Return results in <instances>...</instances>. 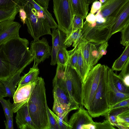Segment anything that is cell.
I'll list each match as a JSON object with an SVG mask.
<instances>
[{
  "mask_svg": "<svg viewBox=\"0 0 129 129\" xmlns=\"http://www.w3.org/2000/svg\"><path fill=\"white\" fill-rule=\"evenodd\" d=\"M28 45V40L19 36L2 44V49L9 63L11 76L18 72H22L34 60Z\"/></svg>",
  "mask_w": 129,
  "mask_h": 129,
  "instance_id": "cell-1",
  "label": "cell"
},
{
  "mask_svg": "<svg viewBox=\"0 0 129 129\" xmlns=\"http://www.w3.org/2000/svg\"><path fill=\"white\" fill-rule=\"evenodd\" d=\"M35 82L27 103L29 113L37 129H50L44 79L38 76Z\"/></svg>",
  "mask_w": 129,
  "mask_h": 129,
  "instance_id": "cell-2",
  "label": "cell"
},
{
  "mask_svg": "<svg viewBox=\"0 0 129 129\" xmlns=\"http://www.w3.org/2000/svg\"><path fill=\"white\" fill-rule=\"evenodd\" d=\"M97 12L94 22L89 24L85 21L84 22L82 29V38L89 42L100 44L107 42L110 38L112 27L117 16L121 11L116 10L107 17L102 16L100 10Z\"/></svg>",
  "mask_w": 129,
  "mask_h": 129,
  "instance_id": "cell-3",
  "label": "cell"
},
{
  "mask_svg": "<svg viewBox=\"0 0 129 129\" xmlns=\"http://www.w3.org/2000/svg\"><path fill=\"white\" fill-rule=\"evenodd\" d=\"M17 5L22 6L26 12L25 23L28 32L34 40L39 39L45 35H51V28L46 18L37 11L32 5L27 2H18Z\"/></svg>",
  "mask_w": 129,
  "mask_h": 129,
  "instance_id": "cell-4",
  "label": "cell"
},
{
  "mask_svg": "<svg viewBox=\"0 0 129 129\" xmlns=\"http://www.w3.org/2000/svg\"><path fill=\"white\" fill-rule=\"evenodd\" d=\"M108 101V76L104 65L98 88L87 111L93 118L105 116L110 111Z\"/></svg>",
  "mask_w": 129,
  "mask_h": 129,
  "instance_id": "cell-5",
  "label": "cell"
},
{
  "mask_svg": "<svg viewBox=\"0 0 129 129\" xmlns=\"http://www.w3.org/2000/svg\"><path fill=\"white\" fill-rule=\"evenodd\" d=\"M53 13L58 28L68 37L70 35L75 15L71 0H53Z\"/></svg>",
  "mask_w": 129,
  "mask_h": 129,
  "instance_id": "cell-6",
  "label": "cell"
},
{
  "mask_svg": "<svg viewBox=\"0 0 129 129\" xmlns=\"http://www.w3.org/2000/svg\"><path fill=\"white\" fill-rule=\"evenodd\" d=\"M104 65L98 64L94 66L82 83L81 104L87 110L98 88Z\"/></svg>",
  "mask_w": 129,
  "mask_h": 129,
  "instance_id": "cell-7",
  "label": "cell"
},
{
  "mask_svg": "<svg viewBox=\"0 0 129 129\" xmlns=\"http://www.w3.org/2000/svg\"><path fill=\"white\" fill-rule=\"evenodd\" d=\"M53 85L54 99L56 100L64 109L70 112L79 108L80 107L71 98L62 78V71L59 68H57Z\"/></svg>",
  "mask_w": 129,
  "mask_h": 129,
  "instance_id": "cell-8",
  "label": "cell"
},
{
  "mask_svg": "<svg viewBox=\"0 0 129 129\" xmlns=\"http://www.w3.org/2000/svg\"><path fill=\"white\" fill-rule=\"evenodd\" d=\"M63 79L72 100L80 106L81 104L82 83L76 70L66 65L63 69Z\"/></svg>",
  "mask_w": 129,
  "mask_h": 129,
  "instance_id": "cell-9",
  "label": "cell"
},
{
  "mask_svg": "<svg viewBox=\"0 0 129 129\" xmlns=\"http://www.w3.org/2000/svg\"><path fill=\"white\" fill-rule=\"evenodd\" d=\"M52 47L50 46L46 39L34 40L30 43V50L34 57V63L38 65L48 58L51 55Z\"/></svg>",
  "mask_w": 129,
  "mask_h": 129,
  "instance_id": "cell-10",
  "label": "cell"
},
{
  "mask_svg": "<svg viewBox=\"0 0 129 129\" xmlns=\"http://www.w3.org/2000/svg\"><path fill=\"white\" fill-rule=\"evenodd\" d=\"M35 81L18 87L13 95L12 110L13 113L28 103L35 85Z\"/></svg>",
  "mask_w": 129,
  "mask_h": 129,
  "instance_id": "cell-11",
  "label": "cell"
},
{
  "mask_svg": "<svg viewBox=\"0 0 129 129\" xmlns=\"http://www.w3.org/2000/svg\"><path fill=\"white\" fill-rule=\"evenodd\" d=\"M78 111L71 116L68 123L72 129H82V126L85 124H93L92 117L81 105Z\"/></svg>",
  "mask_w": 129,
  "mask_h": 129,
  "instance_id": "cell-12",
  "label": "cell"
},
{
  "mask_svg": "<svg viewBox=\"0 0 129 129\" xmlns=\"http://www.w3.org/2000/svg\"><path fill=\"white\" fill-rule=\"evenodd\" d=\"M108 76V101L110 106L124 100L129 98V94L122 93L116 88L113 83L111 74L112 69L106 66Z\"/></svg>",
  "mask_w": 129,
  "mask_h": 129,
  "instance_id": "cell-13",
  "label": "cell"
},
{
  "mask_svg": "<svg viewBox=\"0 0 129 129\" xmlns=\"http://www.w3.org/2000/svg\"><path fill=\"white\" fill-rule=\"evenodd\" d=\"M21 26L19 23L13 20L4 21L0 33V45L12 38L19 36V31Z\"/></svg>",
  "mask_w": 129,
  "mask_h": 129,
  "instance_id": "cell-14",
  "label": "cell"
},
{
  "mask_svg": "<svg viewBox=\"0 0 129 129\" xmlns=\"http://www.w3.org/2000/svg\"><path fill=\"white\" fill-rule=\"evenodd\" d=\"M16 123L18 128L20 129H37L30 116L27 103L16 112Z\"/></svg>",
  "mask_w": 129,
  "mask_h": 129,
  "instance_id": "cell-15",
  "label": "cell"
},
{
  "mask_svg": "<svg viewBox=\"0 0 129 129\" xmlns=\"http://www.w3.org/2000/svg\"><path fill=\"white\" fill-rule=\"evenodd\" d=\"M52 46L51 53V65L54 66L57 63L56 56L60 47L64 45V42L66 36L58 28L52 29Z\"/></svg>",
  "mask_w": 129,
  "mask_h": 129,
  "instance_id": "cell-16",
  "label": "cell"
},
{
  "mask_svg": "<svg viewBox=\"0 0 129 129\" xmlns=\"http://www.w3.org/2000/svg\"><path fill=\"white\" fill-rule=\"evenodd\" d=\"M129 24V2L122 12L116 17L111 29L110 37Z\"/></svg>",
  "mask_w": 129,
  "mask_h": 129,
  "instance_id": "cell-17",
  "label": "cell"
},
{
  "mask_svg": "<svg viewBox=\"0 0 129 129\" xmlns=\"http://www.w3.org/2000/svg\"><path fill=\"white\" fill-rule=\"evenodd\" d=\"M128 2L129 0H106L100 9V13L103 17H107Z\"/></svg>",
  "mask_w": 129,
  "mask_h": 129,
  "instance_id": "cell-18",
  "label": "cell"
},
{
  "mask_svg": "<svg viewBox=\"0 0 129 129\" xmlns=\"http://www.w3.org/2000/svg\"><path fill=\"white\" fill-rule=\"evenodd\" d=\"M21 73L18 72L10 76L6 80L1 81L5 86L7 96L13 97L16 86L20 80Z\"/></svg>",
  "mask_w": 129,
  "mask_h": 129,
  "instance_id": "cell-19",
  "label": "cell"
},
{
  "mask_svg": "<svg viewBox=\"0 0 129 129\" xmlns=\"http://www.w3.org/2000/svg\"><path fill=\"white\" fill-rule=\"evenodd\" d=\"M18 2H26L31 4L37 11L43 14L46 17L51 28L54 29L58 28L57 24L53 17L51 14L48 11L47 9L43 7L35 0H18Z\"/></svg>",
  "mask_w": 129,
  "mask_h": 129,
  "instance_id": "cell-20",
  "label": "cell"
},
{
  "mask_svg": "<svg viewBox=\"0 0 129 129\" xmlns=\"http://www.w3.org/2000/svg\"><path fill=\"white\" fill-rule=\"evenodd\" d=\"M75 14L83 19L87 15L89 4V0H71Z\"/></svg>",
  "mask_w": 129,
  "mask_h": 129,
  "instance_id": "cell-21",
  "label": "cell"
},
{
  "mask_svg": "<svg viewBox=\"0 0 129 129\" xmlns=\"http://www.w3.org/2000/svg\"><path fill=\"white\" fill-rule=\"evenodd\" d=\"M2 46L0 45V80L3 81L10 76L11 73L9 61Z\"/></svg>",
  "mask_w": 129,
  "mask_h": 129,
  "instance_id": "cell-22",
  "label": "cell"
},
{
  "mask_svg": "<svg viewBox=\"0 0 129 129\" xmlns=\"http://www.w3.org/2000/svg\"><path fill=\"white\" fill-rule=\"evenodd\" d=\"M81 46L82 54L86 74L87 76L91 70L90 67V49L91 42L84 38L80 41Z\"/></svg>",
  "mask_w": 129,
  "mask_h": 129,
  "instance_id": "cell-23",
  "label": "cell"
},
{
  "mask_svg": "<svg viewBox=\"0 0 129 129\" xmlns=\"http://www.w3.org/2000/svg\"><path fill=\"white\" fill-rule=\"evenodd\" d=\"M38 65L34 63L33 66L30 68L28 72L21 77L18 84L19 87L28 83L35 82L39 74Z\"/></svg>",
  "mask_w": 129,
  "mask_h": 129,
  "instance_id": "cell-24",
  "label": "cell"
},
{
  "mask_svg": "<svg viewBox=\"0 0 129 129\" xmlns=\"http://www.w3.org/2000/svg\"><path fill=\"white\" fill-rule=\"evenodd\" d=\"M129 59V44L125 48L121 55L114 62L112 68L113 71H121L127 60Z\"/></svg>",
  "mask_w": 129,
  "mask_h": 129,
  "instance_id": "cell-25",
  "label": "cell"
},
{
  "mask_svg": "<svg viewBox=\"0 0 129 129\" xmlns=\"http://www.w3.org/2000/svg\"><path fill=\"white\" fill-rule=\"evenodd\" d=\"M78 56L76 70L83 83L87 77L85 71L83 59L82 54L81 45L79 41L77 45Z\"/></svg>",
  "mask_w": 129,
  "mask_h": 129,
  "instance_id": "cell-26",
  "label": "cell"
},
{
  "mask_svg": "<svg viewBox=\"0 0 129 129\" xmlns=\"http://www.w3.org/2000/svg\"><path fill=\"white\" fill-rule=\"evenodd\" d=\"M19 11V8L17 5L10 8L0 9V22L9 20L14 21Z\"/></svg>",
  "mask_w": 129,
  "mask_h": 129,
  "instance_id": "cell-27",
  "label": "cell"
},
{
  "mask_svg": "<svg viewBox=\"0 0 129 129\" xmlns=\"http://www.w3.org/2000/svg\"><path fill=\"white\" fill-rule=\"evenodd\" d=\"M82 38V29H79L70 34L66 37L64 43L67 47L70 46L73 43V47H75L78 44Z\"/></svg>",
  "mask_w": 129,
  "mask_h": 129,
  "instance_id": "cell-28",
  "label": "cell"
},
{
  "mask_svg": "<svg viewBox=\"0 0 129 129\" xmlns=\"http://www.w3.org/2000/svg\"><path fill=\"white\" fill-rule=\"evenodd\" d=\"M113 81L116 89L120 92L126 94H129V87L126 86L123 82L122 79L111 71Z\"/></svg>",
  "mask_w": 129,
  "mask_h": 129,
  "instance_id": "cell-29",
  "label": "cell"
},
{
  "mask_svg": "<svg viewBox=\"0 0 129 129\" xmlns=\"http://www.w3.org/2000/svg\"><path fill=\"white\" fill-rule=\"evenodd\" d=\"M98 44L91 43L90 49V64L91 70L102 57L99 54L97 46Z\"/></svg>",
  "mask_w": 129,
  "mask_h": 129,
  "instance_id": "cell-30",
  "label": "cell"
},
{
  "mask_svg": "<svg viewBox=\"0 0 129 129\" xmlns=\"http://www.w3.org/2000/svg\"><path fill=\"white\" fill-rule=\"evenodd\" d=\"M77 45L74 47L72 50L67 51L68 58L66 65L72 67L75 70L77 67L78 56Z\"/></svg>",
  "mask_w": 129,
  "mask_h": 129,
  "instance_id": "cell-31",
  "label": "cell"
},
{
  "mask_svg": "<svg viewBox=\"0 0 129 129\" xmlns=\"http://www.w3.org/2000/svg\"><path fill=\"white\" fill-rule=\"evenodd\" d=\"M50 111L55 119L60 129H72L67 121L68 114L66 113L63 115L57 116L50 109Z\"/></svg>",
  "mask_w": 129,
  "mask_h": 129,
  "instance_id": "cell-32",
  "label": "cell"
},
{
  "mask_svg": "<svg viewBox=\"0 0 129 129\" xmlns=\"http://www.w3.org/2000/svg\"><path fill=\"white\" fill-rule=\"evenodd\" d=\"M67 47L64 45L60 47L57 55V63L63 65L67 64L68 58Z\"/></svg>",
  "mask_w": 129,
  "mask_h": 129,
  "instance_id": "cell-33",
  "label": "cell"
},
{
  "mask_svg": "<svg viewBox=\"0 0 129 129\" xmlns=\"http://www.w3.org/2000/svg\"><path fill=\"white\" fill-rule=\"evenodd\" d=\"M0 102L3 107L6 119L11 116H13L12 104L10 102V99L6 100L4 98H1Z\"/></svg>",
  "mask_w": 129,
  "mask_h": 129,
  "instance_id": "cell-34",
  "label": "cell"
},
{
  "mask_svg": "<svg viewBox=\"0 0 129 129\" xmlns=\"http://www.w3.org/2000/svg\"><path fill=\"white\" fill-rule=\"evenodd\" d=\"M83 20L80 17L76 15H75L73 18L72 27L70 35L72 33L79 29H82L84 23Z\"/></svg>",
  "mask_w": 129,
  "mask_h": 129,
  "instance_id": "cell-35",
  "label": "cell"
},
{
  "mask_svg": "<svg viewBox=\"0 0 129 129\" xmlns=\"http://www.w3.org/2000/svg\"><path fill=\"white\" fill-rule=\"evenodd\" d=\"M120 31L121 33L120 44L126 46L129 44V24L125 26Z\"/></svg>",
  "mask_w": 129,
  "mask_h": 129,
  "instance_id": "cell-36",
  "label": "cell"
},
{
  "mask_svg": "<svg viewBox=\"0 0 129 129\" xmlns=\"http://www.w3.org/2000/svg\"><path fill=\"white\" fill-rule=\"evenodd\" d=\"M54 102L53 110L57 116L63 115L64 114H68L69 112L63 108L61 105L56 100L54 99Z\"/></svg>",
  "mask_w": 129,
  "mask_h": 129,
  "instance_id": "cell-37",
  "label": "cell"
},
{
  "mask_svg": "<svg viewBox=\"0 0 129 129\" xmlns=\"http://www.w3.org/2000/svg\"><path fill=\"white\" fill-rule=\"evenodd\" d=\"M18 0H0V9L10 8L17 6Z\"/></svg>",
  "mask_w": 129,
  "mask_h": 129,
  "instance_id": "cell-38",
  "label": "cell"
},
{
  "mask_svg": "<svg viewBox=\"0 0 129 129\" xmlns=\"http://www.w3.org/2000/svg\"><path fill=\"white\" fill-rule=\"evenodd\" d=\"M117 123H120L129 127V112L116 117Z\"/></svg>",
  "mask_w": 129,
  "mask_h": 129,
  "instance_id": "cell-39",
  "label": "cell"
},
{
  "mask_svg": "<svg viewBox=\"0 0 129 129\" xmlns=\"http://www.w3.org/2000/svg\"><path fill=\"white\" fill-rule=\"evenodd\" d=\"M47 108L50 129H60L57 122L51 113L50 111V109L48 107V105L47 106Z\"/></svg>",
  "mask_w": 129,
  "mask_h": 129,
  "instance_id": "cell-40",
  "label": "cell"
},
{
  "mask_svg": "<svg viewBox=\"0 0 129 129\" xmlns=\"http://www.w3.org/2000/svg\"><path fill=\"white\" fill-rule=\"evenodd\" d=\"M94 125L96 129H115V128L110 123L109 120L106 119L102 122H94Z\"/></svg>",
  "mask_w": 129,
  "mask_h": 129,
  "instance_id": "cell-41",
  "label": "cell"
},
{
  "mask_svg": "<svg viewBox=\"0 0 129 129\" xmlns=\"http://www.w3.org/2000/svg\"><path fill=\"white\" fill-rule=\"evenodd\" d=\"M127 112H129V106L120 108L110 111L107 115L109 114L112 115L116 117Z\"/></svg>",
  "mask_w": 129,
  "mask_h": 129,
  "instance_id": "cell-42",
  "label": "cell"
},
{
  "mask_svg": "<svg viewBox=\"0 0 129 129\" xmlns=\"http://www.w3.org/2000/svg\"><path fill=\"white\" fill-rule=\"evenodd\" d=\"M129 106V98L120 101L110 106V111L117 108Z\"/></svg>",
  "mask_w": 129,
  "mask_h": 129,
  "instance_id": "cell-43",
  "label": "cell"
},
{
  "mask_svg": "<svg viewBox=\"0 0 129 129\" xmlns=\"http://www.w3.org/2000/svg\"><path fill=\"white\" fill-rule=\"evenodd\" d=\"M100 45L98 47V51L100 55L102 57L106 54L107 52V49L108 44L107 41L104 42Z\"/></svg>",
  "mask_w": 129,
  "mask_h": 129,
  "instance_id": "cell-44",
  "label": "cell"
},
{
  "mask_svg": "<svg viewBox=\"0 0 129 129\" xmlns=\"http://www.w3.org/2000/svg\"><path fill=\"white\" fill-rule=\"evenodd\" d=\"M129 59L123 66L121 71L118 75L122 79L126 76L129 74Z\"/></svg>",
  "mask_w": 129,
  "mask_h": 129,
  "instance_id": "cell-45",
  "label": "cell"
},
{
  "mask_svg": "<svg viewBox=\"0 0 129 129\" xmlns=\"http://www.w3.org/2000/svg\"><path fill=\"white\" fill-rule=\"evenodd\" d=\"M102 5L101 3L99 1L94 2L92 5L90 13L94 14L101 8Z\"/></svg>",
  "mask_w": 129,
  "mask_h": 129,
  "instance_id": "cell-46",
  "label": "cell"
},
{
  "mask_svg": "<svg viewBox=\"0 0 129 129\" xmlns=\"http://www.w3.org/2000/svg\"><path fill=\"white\" fill-rule=\"evenodd\" d=\"M19 8V15L20 19L23 25L25 23V20L27 18L26 12L23 7L21 6H18Z\"/></svg>",
  "mask_w": 129,
  "mask_h": 129,
  "instance_id": "cell-47",
  "label": "cell"
},
{
  "mask_svg": "<svg viewBox=\"0 0 129 129\" xmlns=\"http://www.w3.org/2000/svg\"><path fill=\"white\" fill-rule=\"evenodd\" d=\"M5 121L6 129H13V116H11Z\"/></svg>",
  "mask_w": 129,
  "mask_h": 129,
  "instance_id": "cell-48",
  "label": "cell"
},
{
  "mask_svg": "<svg viewBox=\"0 0 129 129\" xmlns=\"http://www.w3.org/2000/svg\"><path fill=\"white\" fill-rule=\"evenodd\" d=\"M85 18V21L90 24L94 23L95 21L96 20L95 15L90 12L87 16Z\"/></svg>",
  "mask_w": 129,
  "mask_h": 129,
  "instance_id": "cell-49",
  "label": "cell"
},
{
  "mask_svg": "<svg viewBox=\"0 0 129 129\" xmlns=\"http://www.w3.org/2000/svg\"><path fill=\"white\" fill-rule=\"evenodd\" d=\"M7 96V93L4 85L0 80V98Z\"/></svg>",
  "mask_w": 129,
  "mask_h": 129,
  "instance_id": "cell-50",
  "label": "cell"
},
{
  "mask_svg": "<svg viewBox=\"0 0 129 129\" xmlns=\"http://www.w3.org/2000/svg\"><path fill=\"white\" fill-rule=\"evenodd\" d=\"M44 8L48 9L50 0H35Z\"/></svg>",
  "mask_w": 129,
  "mask_h": 129,
  "instance_id": "cell-51",
  "label": "cell"
},
{
  "mask_svg": "<svg viewBox=\"0 0 129 129\" xmlns=\"http://www.w3.org/2000/svg\"><path fill=\"white\" fill-rule=\"evenodd\" d=\"M82 129H96V128L93 124L89 123L83 125Z\"/></svg>",
  "mask_w": 129,
  "mask_h": 129,
  "instance_id": "cell-52",
  "label": "cell"
},
{
  "mask_svg": "<svg viewBox=\"0 0 129 129\" xmlns=\"http://www.w3.org/2000/svg\"><path fill=\"white\" fill-rule=\"evenodd\" d=\"M122 80L125 85L127 87H129V74L124 77Z\"/></svg>",
  "mask_w": 129,
  "mask_h": 129,
  "instance_id": "cell-53",
  "label": "cell"
},
{
  "mask_svg": "<svg viewBox=\"0 0 129 129\" xmlns=\"http://www.w3.org/2000/svg\"><path fill=\"white\" fill-rule=\"evenodd\" d=\"M120 129H129V127L126 126L120 123H116L114 125Z\"/></svg>",
  "mask_w": 129,
  "mask_h": 129,
  "instance_id": "cell-54",
  "label": "cell"
},
{
  "mask_svg": "<svg viewBox=\"0 0 129 129\" xmlns=\"http://www.w3.org/2000/svg\"><path fill=\"white\" fill-rule=\"evenodd\" d=\"M4 21L0 22V33L2 29Z\"/></svg>",
  "mask_w": 129,
  "mask_h": 129,
  "instance_id": "cell-55",
  "label": "cell"
},
{
  "mask_svg": "<svg viewBox=\"0 0 129 129\" xmlns=\"http://www.w3.org/2000/svg\"><path fill=\"white\" fill-rule=\"evenodd\" d=\"M106 0H99L100 2L102 4L104 3Z\"/></svg>",
  "mask_w": 129,
  "mask_h": 129,
  "instance_id": "cell-56",
  "label": "cell"
}]
</instances>
